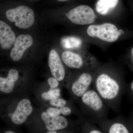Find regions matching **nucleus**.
<instances>
[{"label": "nucleus", "mask_w": 133, "mask_h": 133, "mask_svg": "<svg viewBox=\"0 0 133 133\" xmlns=\"http://www.w3.org/2000/svg\"><path fill=\"white\" fill-rule=\"evenodd\" d=\"M96 91L103 100L113 101L118 95L120 86L112 75L102 72L96 77L95 81Z\"/></svg>", "instance_id": "obj_1"}, {"label": "nucleus", "mask_w": 133, "mask_h": 133, "mask_svg": "<svg viewBox=\"0 0 133 133\" xmlns=\"http://www.w3.org/2000/svg\"><path fill=\"white\" fill-rule=\"evenodd\" d=\"M7 19L19 29L28 28L35 21V14L32 9L25 6H21L8 10L6 12Z\"/></svg>", "instance_id": "obj_2"}, {"label": "nucleus", "mask_w": 133, "mask_h": 133, "mask_svg": "<svg viewBox=\"0 0 133 133\" xmlns=\"http://www.w3.org/2000/svg\"><path fill=\"white\" fill-rule=\"evenodd\" d=\"M87 33L91 37H97L108 42L116 41L120 36L116 26L109 23L91 25L87 29Z\"/></svg>", "instance_id": "obj_3"}, {"label": "nucleus", "mask_w": 133, "mask_h": 133, "mask_svg": "<svg viewBox=\"0 0 133 133\" xmlns=\"http://www.w3.org/2000/svg\"><path fill=\"white\" fill-rule=\"evenodd\" d=\"M65 15L72 23L79 25L92 24L95 20L94 10L87 5H81L74 8Z\"/></svg>", "instance_id": "obj_4"}, {"label": "nucleus", "mask_w": 133, "mask_h": 133, "mask_svg": "<svg viewBox=\"0 0 133 133\" xmlns=\"http://www.w3.org/2000/svg\"><path fill=\"white\" fill-rule=\"evenodd\" d=\"M33 38L29 35H22L17 37L10 52L11 59L15 62L22 57L24 51L33 45Z\"/></svg>", "instance_id": "obj_5"}, {"label": "nucleus", "mask_w": 133, "mask_h": 133, "mask_svg": "<svg viewBox=\"0 0 133 133\" xmlns=\"http://www.w3.org/2000/svg\"><path fill=\"white\" fill-rule=\"evenodd\" d=\"M32 111L33 107L30 101L27 99H22L18 103L15 111L12 114L11 117L12 122L17 125L23 124Z\"/></svg>", "instance_id": "obj_6"}, {"label": "nucleus", "mask_w": 133, "mask_h": 133, "mask_svg": "<svg viewBox=\"0 0 133 133\" xmlns=\"http://www.w3.org/2000/svg\"><path fill=\"white\" fill-rule=\"evenodd\" d=\"M49 65L52 76L59 81H62L65 77V70L57 52L51 50L49 57Z\"/></svg>", "instance_id": "obj_7"}, {"label": "nucleus", "mask_w": 133, "mask_h": 133, "mask_svg": "<svg viewBox=\"0 0 133 133\" xmlns=\"http://www.w3.org/2000/svg\"><path fill=\"white\" fill-rule=\"evenodd\" d=\"M41 117L45 123L46 129L49 131L63 129L68 125V121L63 116H56L44 112L42 114Z\"/></svg>", "instance_id": "obj_8"}, {"label": "nucleus", "mask_w": 133, "mask_h": 133, "mask_svg": "<svg viewBox=\"0 0 133 133\" xmlns=\"http://www.w3.org/2000/svg\"><path fill=\"white\" fill-rule=\"evenodd\" d=\"M81 101L84 105L95 112L100 111L104 107V102L97 91L88 90L81 97Z\"/></svg>", "instance_id": "obj_9"}, {"label": "nucleus", "mask_w": 133, "mask_h": 133, "mask_svg": "<svg viewBox=\"0 0 133 133\" xmlns=\"http://www.w3.org/2000/svg\"><path fill=\"white\" fill-rule=\"evenodd\" d=\"M93 80L92 75L88 72H83L72 84V91L77 97H81L88 90Z\"/></svg>", "instance_id": "obj_10"}, {"label": "nucleus", "mask_w": 133, "mask_h": 133, "mask_svg": "<svg viewBox=\"0 0 133 133\" xmlns=\"http://www.w3.org/2000/svg\"><path fill=\"white\" fill-rule=\"evenodd\" d=\"M16 36L7 23L0 21V45L2 49H9L14 44Z\"/></svg>", "instance_id": "obj_11"}, {"label": "nucleus", "mask_w": 133, "mask_h": 133, "mask_svg": "<svg viewBox=\"0 0 133 133\" xmlns=\"http://www.w3.org/2000/svg\"><path fill=\"white\" fill-rule=\"evenodd\" d=\"M18 78L19 72L15 69L10 70L6 78L0 77V91L5 93L12 92L14 88L15 83Z\"/></svg>", "instance_id": "obj_12"}, {"label": "nucleus", "mask_w": 133, "mask_h": 133, "mask_svg": "<svg viewBox=\"0 0 133 133\" xmlns=\"http://www.w3.org/2000/svg\"><path fill=\"white\" fill-rule=\"evenodd\" d=\"M62 61L69 67L80 69L84 66L83 58L80 55L70 51L63 52L62 55Z\"/></svg>", "instance_id": "obj_13"}, {"label": "nucleus", "mask_w": 133, "mask_h": 133, "mask_svg": "<svg viewBox=\"0 0 133 133\" xmlns=\"http://www.w3.org/2000/svg\"><path fill=\"white\" fill-rule=\"evenodd\" d=\"M119 0H98L96 4V10L98 14L105 15L114 8Z\"/></svg>", "instance_id": "obj_14"}, {"label": "nucleus", "mask_w": 133, "mask_h": 133, "mask_svg": "<svg viewBox=\"0 0 133 133\" xmlns=\"http://www.w3.org/2000/svg\"><path fill=\"white\" fill-rule=\"evenodd\" d=\"M81 39L75 37H66L62 39L61 44L65 49H78L81 46Z\"/></svg>", "instance_id": "obj_15"}, {"label": "nucleus", "mask_w": 133, "mask_h": 133, "mask_svg": "<svg viewBox=\"0 0 133 133\" xmlns=\"http://www.w3.org/2000/svg\"><path fill=\"white\" fill-rule=\"evenodd\" d=\"M60 96V90L59 88L50 89L47 92L43 93L42 97L45 100H52L59 98Z\"/></svg>", "instance_id": "obj_16"}, {"label": "nucleus", "mask_w": 133, "mask_h": 133, "mask_svg": "<svg viewBox=\"0 0 133 133\" xmlns=\"http://www.w3.org/2000/svg\"><path fill=\"white\" fill-rule=\"evenodd\" d=\"M109 133H128V130L123 124L115 123L111 125L108 129Z\"/></svg>", "instance_id": "obj_17"}, {"label": "nucleus", "mask_w": 133, "mask_h": 133, "mask_svg": "<svg viewBox=\"0 0 133 133\" xmlns=\"http://www.w3.org/2000/svg\"><path fill=\"white\" fill-rule=\"evenodd\" d=\"M50 104L52 106L60 108L65 106L66 104V101L63 99L58 98L55 99L51 100Z\"/></svg>", "instance_id": "obj_18"}, {"label": "nucleus", "mask_w": 133, "mask_h": 133, "mask_svg": "<svg viewBox=\"0 0 133 133\" xmlns=\"http://www.w3.org/2000/svg\"><path fill=\"white\" fill-rule=\"evenodd\" d=\"M58 80L55 78H50L48 79V83L50 87V89L57 88L59 85Z\"/></svg>", "instance_id": "obj_19"}, {"label": "nucleus", "mask_w": 133, "mask_h": 133, "mask_svg": "<svg viewBox=\"0 0 133 133\" xmlns=\"http://www.w3.org/2000/svg\"><path fill=\"white\" fill-rule=\"evenodd\" d=\"M59 110H60L61 114L63 115H66V116L70 114L71 112V110L70 108L65 107V106L60 108Z\"/></svg>", "instance_id": "obj_20"}, {"label": "nucleus", "mask_w": 133, "mask_h": 133, "mask_svg": "<svg viewBox=\"0 0 133 133\" xmlns=\"http://www.w3.org/2000/svg\"><path fill=\"white\" fill-rule=\"evenodd\" d=\"M47 112L50 114L59 116L61 114L59 109L57 108H50L47 109Z\"/></svg>", "instance_id": "obj_21"}, {"label": "nucleus", "mask_w": 133, "mask_h": 133, "mask_svg": "<svg viewBox=\"0 0 133 133\" xmlns=\"http://www.w3.org/2000/svg\"><path fill=\"white\" fill-rule=\"evenodd\" d=\"M89 133H101L102 132L100 130L98 129H92L89 131Z\"/></svg>", "instance_id": "obj_22"}, {"label": "nucleus", "mask_w": 133, "mask_h": 133, "mask_svg": "<svg viewBox=\"0 0 133 133\" xmlns=\"http://www.w3.org/2000/svg\"><path fill=\"white\" fill-rule=\"evenodd\" d=\"M5 133H14V132H13L12 131H7L5 132Z\"/></svg>", "instance_id": "obj_23"}, {"label": "nucleus", "mask_w": 133, "mask_h": 133, "mask_svg": "<svg viewBox=\"0 0 133 133\" xmlns=\"http://www.w3.org/2000/svg\"><path fill=\"white\" fill-rule=\"evenodd\" d=\"M48 133H56L57 132L56 131H49V132H48Z\"/></svg>", "instance_id": "obj_24"}, {"label": "nucleus", "mask_w": 133, "mask_h": 133, "mask_svg": "<svg viewBox=\"0 0 133 133\" xmlns=\"http://www.w3.org/2000/svg\"><path fill=\"white\" fill-rule=\"evenodd\" d=\"M131 89L133 91V81L132 82V83H131Z\"/></svg>", "instance_id": "obj_25"}, {"label": "nucleus", "mask_w": 133, "mask_h": 133, "mask_svg": "<svg viewBox=\"0 0 133 133\" xmlns=\"http://www.w3.org/2000/svg\"><path fill=\"white\" fill-rule=\"evenodd\" d=\"M57 1H58L63 2L66 1H69V0H57Z\"/></svg>", "instance_id": "obj_26"}, {"label": "nucleus", "mask_w": 133, "mask_h": 133, "mask_svg": "<svg viewBox=\"0 0 133 133\" xmlns=\"http://www.w3.org/2000/svg\"><path fill=\"white\" fill-rule=\"evenodd\" d=\"M131 53H132V56L133 58V48H132V50H131Z\"/></svg>", "instance_id": "obj_27"}]
</instances>
